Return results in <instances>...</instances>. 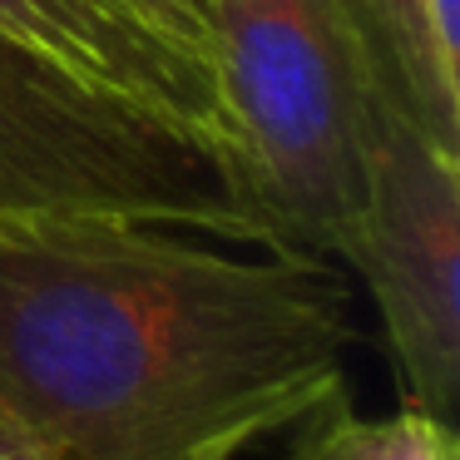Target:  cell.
<instances>
[{
  "mask_svg": "<svg viewBox=\"0 0 460 460\" xmlns=\"http://www.w3.org/2000/svg\"><path fill=\"white\" fill-rule=\"evenodd\" d=\"M351 341L332 258L0 208V411L50 460H238L347 391Z\"/></svg>",
  "mask_w": 460,
  "mask_h": 460,
  "instance_id": "cell-1",
  "label": "cell"
},
{
  "mask_svg": "<svg viewBox=\"0 0 460 460\" xmlns=\"http://www.w3.org/2000/svg\"><path fill=\"white\" fill-rule=\"evenodd\" d=\"M262 243L337 258L361 208L371 84L337 0H203Z\"/></svg>",
  "mask_w": 460,
  "mask_h": 460,
  "instance_id": "cell-2",
  "label": "cell"
},
{
  "mask_svg": "<svg viewBox=\"0 0 460 460\" xmlns=\"http://www.w3.org/2000/svg\"><path fill=\"white\" fill-rule=\"evenodd\" d=\"M337 258L367 278L406 401L460 430V154L371 94L361 208Z\"/></svg>",
  "mask_w": 460,
  "mask_h": 460,
  "instance_id": "cell-3",
  "label": "cell"
},
{
  "mask_svg": "<svg viewBox=\"0 0 460 460\" xmlns=\"http://www.w3.org/2000/svg\"><path fill=\"white\" fill-rule=\"evenodd\" d=\"M0 35L90 90H110L169 114L238 164L218 75L159 45L114 0H0Z\"/></svg>",
  "mask_w": 460,
  "mask_h": 460,
  "instance_id": "cell-4",
  "label": "cell"
},
{
  "mask_svg": "<svg viewBox=\"0 0 460 460\" xmlns=\"http://www.w3.org/2000/svg\"><path fill=\"white\" fill-rule=\"evenodd\" d=\"M376 100L460 154V65L430 35L426 0H337Z\"/></svg>",
  "mask_w": 460,
  "mask_h": 460,
  "instance_id": "cell-5",
  "label": "cell"
},
{
  "mask_svg": "<svg viewBox=\"0 0 460 460\" xmlns=\"http://www.w3.org/2000/svg\"><path fill=\"white\" fill-rule=\"evenodd\" d=\"M282 460H460V430L401 406L391 416H361L347 391L302 416Z\"/></svg>",
  "mask_w": 460,
  "mask_h": 460,
  "instance_id": "cell-6",
  "label": "cell"
},
{
  "mask_svg": "<svg viewBox=\"0 0 460 460\" xmlns=\"http://www.w3.org/2000/svg\"><path fill=\"white\" fill-rule=\"evenodd\" d=\"M114 5H119V11H129L134 21H139L159 45H169L173 55H183V60H193V65H203V70L218 75L213 31H208V21H203L199 0H114Z\"/></svg>",
  "mask_w": 460,
  "mask_h": 460,
  "instance_id": "cell-7",
  "label": "cell"
},
{
  "mask_svg": "<svg viewBox=\"0 0 460 460\" xmlns=\"http://www.w3.org/2000/svg\"><path fill=\"white\" fill-rule=\"evenodd\" d=\"M426 21H430L440 55L460 65V0H426Z\"/></svg>",
  "mask_w": 460,
  "mask_h": 460,
  "instance_id": "cell-8",
  "label": "cell"
},
{
  "mask_svg": "<svg viewBox=\"0 0 460 460\" xmlns=\"http://www.w3.org/2000/svg\"><path fill=\"white\" fill-rule=\"evenodd\" d=\"M0 460H50V450H45L21 420H11L0 411Z\"/></svg>",
  "mask_w": 460,
  "mask_h": 460,
  "instance_id": "cell-9",
  "label": "cell"
}]
</instances>
